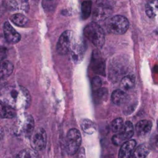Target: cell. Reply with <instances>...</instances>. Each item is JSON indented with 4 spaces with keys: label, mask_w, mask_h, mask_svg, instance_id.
Listing matches in <instances>:
<instances>
[{
    "label": "cell",
    "mask_w": 158,
    "mask_h": 158,
    "mask_svg": "<svg viewBox=\"0 0 158 158\" xmlns=\"http://www.w3.org/2000/svg\"><path fill=\"white\" fill-rule=\"evenodd\" d=\"M76 154L77 155L74 157V158H85V151L84 148H81L79 149Z\"/></svg>",
    "instance_id": "obj_29"
},
{
    "label": "cell",
    "mask_w": 158,
    "mask_h": 158,
    "mask_svg": "<svg viewBox=\"0 0 158 158\" xmlns=\"http://www.w3.org/2000/svg\"><path fill=\"white\" fill-rule=\"evenodd\" d=\"M134 133V128L132 123L127 121L124 123L122 129L112 137V142L115 146L123 144L126 141L130 140Z\"/></svg>",
    "instance_id": "obj_5"
},
{
    "label": "cell",
    "mask_w": 158,
    "mask_h": 158,
    "mask_svg": "<svg viewBox=\"0 0 158 158\" xmlns=\"http://www.w3.org/2000/svg\"><path fill=\"white\" fill-rule=\"evenodd\" d=\"M31 146L34 151H41L46 147L47 135L43 128H38L31 135Z\"/></svg>",
    "instance_id": "obj_6"
},
{
    "label": "cell",
    "mask_w": 158,
    "mask_h": 158,
    "mask_svg": "<svg viewBox=\"0 0 158 158\" xmlns=\"http://www.w3.org/2000/svg\"><path fill=\"white\" fill-rule=\"evenodd\" d=\"M85 52V45L83 43H77L73 45L70 51V56L75 64L81 62L83 59Z\"/></svg>",
    "instance_id": "obj_9"
},
{
    "label": "cell",
    "mask_w": 158,
    "mask_h": 158,
    "mask_svg": "<svg viewBox=\"0 0 158 158\" xmlns=\"http://www.w3.org/2000/svg\"><path fill=\"white\" fill-rule=\"evenodd\" d=\"M85 36L96 48H101L105 43V34L102 27L96 22L88 23L83 30Z\"/></svg>",
    "instance_id": "obj_2"
},
{
    "label": "cell",
    "mask_w": 158,
    "mask_h": 158,
    "mask_svg": "<svg viewBox=\"0 0 158 158\" xmlns=\"http://www.w3.org/2000/svg\"><path fill=\"white\" fill-rule=\"evenodd\" d=\"M81 136L76 128H72L67 132L65 138V149L69 155H75L80 149Z\"/></svg>",
    "instance_id": "obj_4"
},
{
    "label": "cell",
    "mask_w": 158,
    "mask_h": 158,
    "mask_svg": "<svg viewBox=\"0 0 158 158\" xmlns=\"http://www.w3.org/2000/svg\"><path fill=\"white\" fill-rule=\"evenodd\" d=\"M34 129V120L31 115H25L22 127V131L26 136H31Z\"/></svg>",
    "instance_id": "obj_14"
},
{
    "label": "cell",
    "mask_w": 158,
    "mask_h": 158,
    "mask_svg": "<svg viewBox=\"0 0 158 158\" xmlns=\"http://www.w3.org/2000/svg\"><path fill=\"white\" fill-rule=\"evenodd\" d=\"M91 65L93 70L96 73L101 75H104L105 64L104 60L99 56H96L95 55H93Z\"/></svg>",
    "instance_id": "obj_16"
},
{
    "label": "cell",
    "mask_w": 158,
    "mask_h": 158,
    "mask_svg": "<svg viewBox=\"0 0 158 158\" xmlns=\"http://www.w3.org/2000/svg\"><path fill=\"white\" fill-rule=\"evenodd\" d=\"M13 64L9 60L0 62V80L9 77L13 72Z\"/></svg>",
    "instance_id": "obj_15"
},
{
    "label": "cell",
    "mask_w": 158,
    "mask_h": 158,
    "mask_svg": "<svg viewBox=\"0 0 158 158\" xmlns=\"http://www.w3.org/2000/svg\"><path fill=\"white\" fill-rule=\"evenodd\" d=\"M2 102L14 109H27L31 103V96L25 87L11 85L4 88L1 93Z\"/></svg>",
    "instance_id": "obj_1"
},
{
    "label": "cell",
    "mask_w": 158,
    "mask_h": 158,
    "mask_svg": "<svg viewBox=\"0 0 158 158\" xmlns=\"http://www.w3.org/2000/svg\"><path fill=\"white\" fill-rule=\"evenodd\" d=\"M9 3H10V6L17 10H20L23 12H27L29 8L28 2L25 1H9Z\"/></svg>",
    "instance_id": "obj_26"
},
{
    "label": "cell",
    "mask_w": 158,
    "mask_h": 158,
    "mask_svg": "<svg viewBox=\"0 0 158 158\" xmlns=\"http://www.w3.org/2000/svg\"><path fill=\"white\" fill-rule=\"evenodd\" d=\"M101 85H102L101 80L98 76H96L93 78L92 82H91V86H92V89L94 91H96L99 89H100Z\"/></svg>",
    "instance_id": "obj_28"
},
{
    "label": "cell",
    "mask_w": 158,
    "mask_h": 158,
    "mask_svg": "<svg viewBox=\"0 0 158 158\" xmlns=\"http://www.w3.org/2000/svg\"><path fill=\"white\" fill-rule=\"evenodd\" d=\"M92 2L89 1H83L81 4V16L82 19L85 20L89 17L91 12Z\"/></svg>",
    "instance_id": "obj_24"
},
{
    "label": "cell",
    "mask_w": 158,
    "mask_h": 158,
    "mask_svg": "<svg viewBox=\"0 0 158 158\" xmlns=\"http://www.w3.org/2000/svg\"><path fill=\"white\" fill-rule=\"evenodd\" d=\"M4 105H5V104L3 103V102L0 100V112H1V111L2 110V109H3L4 106Z\"/></svg>",
    "instance_id": "obj_32"
},
{
    "label": "cell",
    "mask_w": 158,
    "mask_h": 158,
    "mask_svg": "<svg viewBox=\"0 0 158 158\" xmlns=\"http://www.w3.org/2000/svg\"><path fill=\"white\" fill-rule=\"evenodd\" d=\"M3 135H4V131H3L2 128L0 126V139L2 138Z\"/></svg>",
    "instance_id": "obj_31"
},
{
    "label": "cell",
    "mask_w": 158,
    "mask_h": 158,
    "mask_svg": "<svg viewBox=\"0 0 158 158\" xmlns=\"http://www.w3.org/2000/svg\"><path fill=\"white\" fill-rule=\"evenodd\" d=\"M4 38L7 43L15 44L20 41V35L12 27L9 22H6L3 26Z\"/></svg>",
    "instance_id": "obj_8"
},
{
    "label": "cell",
    "mask_w": 158,
    "mask_h": 158,
    "mask_svg": "<svg viewBox=\"0 0 158 158\" xmlns=\"http://www.w3.org/2000/svg\"><path fill=\"white\" fill-rule=\"evenodd\" d=\"M123 120L122 118H117L112 122L111 128L112 130L114 133L118 132L122 128L123 125Z\"/></svg>",
    "instance_id": "obj_27"
},
{
    "label": "cell",
    "mask_w": 158,
    "mask_h": 158,
    "mask_svg": "<svg viewBox=\"0 0 158 158\" xmlns=\"http://www.w3.org/2000/svg\"><path fill=\"white\" fill-rule=\"evenodd\" d=\"M149 153L148 146L145 144H140L138 146L132 153V158H146Z\"/></svg>",
    "instance_id": "obj_19"
},
{
    "label": "cell",
    "mask_w": 158,
    "mask_h": 158,
    "mask_svg": "<svg viewBox=\"0 0 158 158\" xmlns=\"http://www.w3.org/2000/svg\"><path fill=\"white\" fill-rule=\"evenodd\" d=\"M81 128L87 134H93L96 131V125L94 122L89 119H83L80 123Z\"/></svg>",
    "instance_id": "obj_21"
},
{
    "label": "cell",
    "mask_w": 158,
    "mask_h": 158,
    "mask_svg": "<svg viewBox=\"0 0 158 158\" xmlns=\"http://www.w3.org/2000/svg\"><path fill=\"white\" fill-rule=\"evenodd\" d=\"M16 115V110L12 107L5 104L2 110L0 112V117L11 118Z\"/></svg>",
    "instance_id": "obj_25"
},
{
    "label": "cell",
    "mask_w": 158,
    "mask_h": 158,
    "mask_svg": "<svg viewBox=\"0 0 158 158\" xmlns=\"http://www.w3.org/2000/svg\"><path fill=\"white\" fill-rule=\"evenodd\" d=\"M158 2L157 1H149L146 4L145 12L148 17L151 19L154 18L157 14Z\"/></svg>",
    "instance_id": "obj_18"
},
{
    "label": "cell",
    "mask_w": 158,
    "mask_h": 158,
    "mask_svg": "<svg viewBox=\"0 0 158 158\" xmlns=\"http://www.w3.org/2000/svg\"><path fill=\"white\" fill-rule=\"evenodd\" d=\"M71 36L72 31L69 30H66L60 35L56 45V51L59 54L65 55L69 52Z\"/></svg>",
    "instance_id": "obj_7"
},
{
    "label": "cell",
    "mask_w": 158,
    "mask_h": 158,
    "mask_svg": "<svg viewBox=\"0 0 158 158\" xmlns=\"http://www.w3.org/2000/svg\"><path fill=\"white\" fill-rule=\"evenodd\" d=\"M128 99V94L122 89H118L112 92L111 100L117 106H121L125 103Z\"/></svg>",
    "instance_id": "obj_13"
},
{
    "label": "cell",
    "mask_w": 158,
    "mask_h": 158,
    "mask_svg": "<svg viewBox=\"0 0 158 158\" xmlns=\"http://www.w3.org/2000/svg\"><path fill=\"white\" fill-rule=\"evenodd\" d=\"M111 13L112 10L109 6L99 4L93 12V19L96 21H101L107 19Z\"/></svg>",
    "instance_id": "obj_11"
},
{
    "label": "cell",
    "mask_w": 158,
    "mask_h": 158,
    "mask_svg": "<svg viewBox=\"0 0 158 158\" xmlns=\"http://www.w3.org/2000/svg\"><path fill=\"white\" fill-rule=\"evenodd\" d=\"M6 43V41L5 40L4 36L0 35V49H5L6 48L5 44Z\"/></svg>",
    "instance_id": "obj_30"
},
{
    "label": "cell",
    "mask_w": 158,
    "mask_h": 158,
    "mask_svg": "<svg viewBox=\"0 0 158 158\" xmlns=\"http://www.w3.org/2000/svg\"><path fill=\"white\" fill-rule=\"evenodd\" d=\"M10 19L12 23L19 27H23L28 22V18L21 13L13 14L10 17Z\"/></svg>",
    "instance_id": "obj_22"
},
{
    "label": "cell",
    "mask_w": 158,
    "mask_h": 158,
    "mask_svg": "<svg viewBox=\"0 0 158 158\" xmlns=\"http://www.w3.org/2000/svg\"><path fill=\"white\" fill-rule=\"evenodd\" d=\"M152 127V122L148 120L139 121L136 125V131L139 136H145L149 133Z\"/></svg>",
    "instance_id": "obj_12"
},
{
    "label": "cell",
    "mask_w": 158,
    "mask_h": 158,
    "mask_svg": "<svg viewBox=\"0 0 158 158\" xmlns=\"http://www.w3.org/2000/svg\"><path fill=\"white\" fill-rule=\"evenodd\" d=\"M15 158H39L36 151L31 149H25L21 151Z\"/></svg>",
    "instance_id": "obj_23"
},
{
    "label": "cell",
    "mask_w": 158,
    "mask_h": 158,
    "mask_svg": "<svg viewBox=\"0 0 158 158\" xmlns=\"http://www.w3.org/2000/svg\"><path fill=\"white\" fill-rule=\"evenodd\" d=\"M136 145L135 139H130L122 144L118 155V158H131L134 149Z\"/></svg>",
    "instance_id": "obj_10"
},
{
    "label": "cell",
    "mask_w": 158,
    "mask_h": 158,
    "mask_svg": "<svg viewBox=\"0 0 158 158\" xmlns=\"http://www.w3.org/2000/svg\"><path fill=\"white\" fill-rule=\"evenodd\" d=\"M94 99L96 103H101L107 101L108 98V91L105 88H101L98 90L94 91Z\"/></svg>",
    "instance_id": "obj_20"
},
{
    "label": "cell",
    "mask_w": 158,
    "mask_h": 158,
    "mask_svg": "<svg viewBox=\"0 0 158 158\" xmlns=\"http://www.w3.org/2000/svg\"><path fill=\"white\" fill-rule=\"evenodd\" d=\"M135 80L136 78L134 75H127L123 77L121 80L120 87L124 90H129L133 88L135 83Z\"/></svg>",
    "instance_id": "obj_17"
},
{
    "label": "cell",
    "mask_w": 158,
    "mask_h": 158,
    "mask_svg": "<svg viewBox=\"0 0 158 158\" xmlns=\"http://www.w3.org/2000/svg\"><path fill=\"white\" fill-rule=\"evenodd\" d=\"M129 27L128 19L121 15H116L108 19L106 22L107 30L113 34L122 35L125 33Z\"/></svg>",
    "instance_id": "obj_3"
}]
</instances>
